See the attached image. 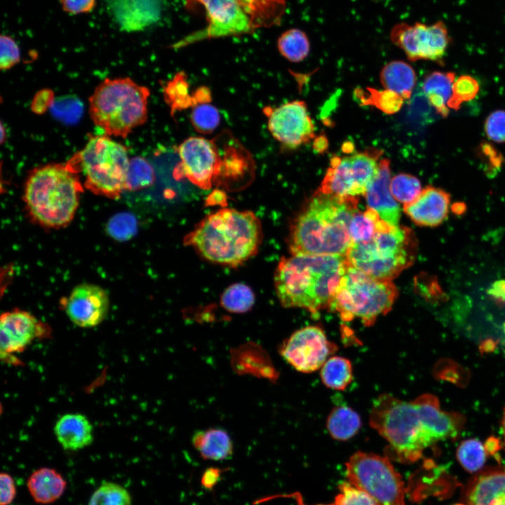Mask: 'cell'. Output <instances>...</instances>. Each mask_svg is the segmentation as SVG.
Segmentation results:
<instances>
[{"instance_id":"3","label":"cell","mask_w":505,"mask_h":505,"mask_svg":"<svg viewBox=\"0 0 505 505\" xmlns=\"http://www.w3.org/2000/svg\"><path fill=\"white\" fill-rule=\"evenodd\" d=\"M262 240L261 222L252 212L224 208L203 218L185 243L209 262L236 267L257 252Z\"/></svg>"},{"instance_id":"51","label":"cell","mask_w":505,"mask_h":505,"mask_svg":"<svg viewBox=\"0 0 505 505\" xmlns=\"http://www.w3.org/2000/svg\"><path fill=\"white\" fill-rule=\"evenodd\" d=\"M466 210V206L463 203H456L452 205V210L457 215L463 213Z\"/></svg>"},{"instance_id":"49","label":"cell","mask_w":505,"mask_h":505,"mask_svg":"<svg viewBox=\"0 0 505 505\" xmlns=\"http://www.w3.org/2000/svg\"><path fill=\"white\" fill-rule=\"evenodd\" d=\"M278 497H291V498H294V499L296 500L297 505H307V504H305L304 503L301 494H300L299 493H297V492L292 493V494H289L273 495V496H269V497H263V498H261V499H257V503H258V504H261V503L265 502V501H269V500H271V499H274L278 498ZM317 505H335V504H334V503H333V504H317Z\"/></svg>"},{"instance_id":"21","label":"cell","mask_w":505,"mask_h":505,"mask_svg":"<svg viewBox=\"0 0 505 505\" xmlns=\"http://www.w3.org/2000/svg\"><path fill=\"white\" fill-rule=\"evenodd\" d=\"M390 182V162L389 159H383L379 161L378 172L364 196L368 208L375 210L390 225L397 226L400 209L391 192Z\"/></svg>"},{"instance_id":"45","label":"cell","mask_w":505,"mask_h":505,"mask_svg":"<svg viewBox=\"0 0 505 505\" xmlns=\"http://www.w3.org/2000/svg\"><path fill=\"white\" fill-rule=\"evenodd\" d=\"M0 505H9L16 496V487L13 478L7 473L0 474Z\"/></svg>"},{"instance_id":"27","label":"cell","mask_w":505,"mask_h":505,"mask_svg":"<svg viewBox=\"0 0 505 505\" xmlns=\"http://www.w3.org/2000/svg\"><path fill=\"white\" fill-rule=\"evenodd\" d=\"M238 1L249 17L253 29L278 25L285 13V0Z\"/></svg>"},{"instance_id":"8","label":"cell","mask_w":505,"mask_h":505,"mask_svg":"<svg viewBox=\"0 0 505 505\" xmlns=\"http://www.w3.org/2000/svg\"><path fill=\"white\" fill-rule=\"evenodd\" d=\"M417 240L410 228L391 226L369 241L352 243L349 264L375 278L391 281L411 266L417 256Z\"/></svg>"},{"instance_id":"25","label":"cell","mask_w":505,"mask_h":505,"mask_svg":"<svg viewBox=\"0 0 505 505\" xmlns=\"http://www.w3.org/2000/svg\"><path fill=\"white\" fill-rule=\"evenodd\" d=\"M191 443L204 459L224 460L233 454L231 438L223 429L210 428L198 431L193 435Z\"/></svg>"},{"instance_id":"52","label":"cell","mask_w":505,"mask_h":505,"mask_svg":"<svg viewBox=\"0 0 505 505\" xmlns=\"http://www.w3.org/2000/svg\"><path fill=\"white\" fill-rule=\"evenodd\" d=\"M501 429H502V433L504 436V441L505 445V408L504 409L503 412V416L501 419Z\"/></svg>"},{"instance_id":"47","label":"cell","mask_w":505,"mask_h":505,"mask_svg":"<svg viewBox=\"0 0 505 505\" xmlns=\"http://www.w3.org/2000/svg\"><path fill=\"white\" fill-rule=\"evenodd\" d=\"M224 470L219 468L210 467L202 474L201 484L206 490H212L219 482Z\"/></svg>"},{"instance_id":"35","label":"cell","mask_w":505,"mask_h":505,"mask_svg":"<svg viewBox=\"0 0 505 505\" xmlns=\"http://www.w3.org/2000/svg\"><path fill=\"white\" fill-rule=\"evenodd\" d=\"M166 102L170 105L172 112L177 110L194 106L197 100L194 93L190 95L188 93V83L184 74H177L172 81H169L164 90Z\"/></svg>"},{"instance_id":"22","label":"cell","mask_w":505,"mask_h":505,"mask_svg":"<svg viewBox=\"0 0 505 505\" xmlns=\"http://www.w3.org/2000/svg\"><path fill=\"white\" fill-rule=\"evenodd\" d=\"M464 494L469 505H505V469L478 472L468 483Z\"/></svg>"},{"instance_id":"40","label":"cell","mask_w":505,"mask_h":505,"mask_svg":"<svg viewBox=\"0 0 505 505\" xmlns=\"http://www.w3.org/2000/svg\"><path fill=\"white\" fill-rule=\"evenodd\" d=\"M479 91V84L476 79L468 75H464L454 81L452 93L448 102V108L457 109L464 102L475 98Z\"/></svg>"},{"instance_id":"43","label":"cell","mask_w":505,"mask_h":505,"mask_svg":"<svg viewBox=\"0 0 505 505\" xmlns=\"http://www.w3.org/2000/svg\"><path fill=\"white\" fill-rule=\"evenodd\" d=\"M0 67L7 70L20 61V53L16 42L10 36L1 35Z\"/></svg>"},{"instance_id":"14","label":"cell","mask_w":505,"mask_h":505,"mask_svg":"<svg viewBox=\"0 0 505 505\" xmlns=\"http://www.w3.org/2000/svg\"><path fill=\"white\" fill-rule=\"evenodd\" d=\"M337 350L321 327L309 325L294 332L282 343L279 353L295 370L310 373L321 369Z\"/></svg>"},{"instance_id":"4","label":"cell","mask_w":505,"mask_h":505,"mask_svg":"<svg viewBox=\"0 0 505 505\" xmlns=\"http://www.w3.org/2000/svg\"><path fill=\"white\" fill-rule=\"evenodd\" d=\"M70 163H50L29 174L23 200L31 217L49 228H61L73 220L79 207L81 185Z\"/></svg>"},{"instance_id":"48","label":"cell","mask_w":505,"mask_h":505,"mask_svg":"<svg viewBox=\"0 0 505 505\" xmlns=\"http://www.w3.org/2000/svg\"><path fill=\"white\" fill-rule=\"evenodd\" d=\"M488 293L499 303H505V281L495 282Z\"/></svg>"},{"instance_id":"9","label":"cell","mask_w":505,"mask_h":505,"mask_svg":"<svg viewBox=\"0 0 505 505\" xmlns=\"http://www.w3.org/2000/svg\"><path fill=\"white\" fill-rule=\"evenodd\" d=\"M398 291L391 281L372 277L349 264L335 290L330 309L343 321L359 318L363 324H374L392 308Z\"/></svg>"},{"instance_id":"17","label":"cell","mask_w":505,"mask_h":505,"mask_svg":"<svg viewBox=\"0 0 505 505\" xmlns=\"http://www.w3.org/2000/svg\"><path fill=\"white\" fill-rule=\"evenodd\" d=\"M50 328L29 312L19 309L3 313L0 318L1 356L22 353L35 339L48 337Z\"/></svg>"},{"instance_id":"6","label":"cell","mask_w":505,"mask_h":505,"mask_svg":"<svg viewBox=\"0 0 505 505\" xmlns=\"http://www.w3.org/2000/svg\"><path fill=\"white\" fill-rule=\"evenodd\" d=\"M177 152L175 178H185L204 189L215 184H231L241 166V144L227 131L213 140L189 137L179 145Z\"/></svg>"},{"instance_id":"12","label":"cell","mask_w":505,"mask_h":505,"mask_svg":"<svg viewBox=\"0 0 505 505\" xmlns=\"http://www.w3.org/2000/svg\"><path fill=\"white\" fill-rule=\"evenodd\" d=\"M381 151L369 149L351 155L332 158L318 189L339 196H364L379 170Z\"/></svg>"},{"instance_id":"36","label":"cell","mask_w":505,"mask_h":505,"mask_svg":"<svg viewBox=\"0 0 505 505\" xmlns=\"http://www.w3.org/2000/svg\"><path fill=\"white\" fill-rule=\"evenodd\" d=\"M88 505H132V498L122 485L105 481L93 492Z\"/></svg>"},{"instance_id":"15","label":"cell","mask_w":505,"mask_h":505,"mask_svg":"<svg viewBox=\"0 0 505 505\" xmlns=\"http://www.w3.org/2000/svg\"><path fill=\"white\" fill-rule=\"evenodd\" d=\"M206 9L208 25L173 45L180 48L204 39L247 34L252 32L250 20L238 0H194Z\"/></svg>"},{"instance_id":"10","label":"cell","mask_w":505,"mask_h":505,"mask_svg":"<svg viewBox=\"0 0 505 505\" xmlns=\"http://www.w3.org/2000/svg\"><path fill=\"white\" fill-rule=\"evenodd\" d=\"M74 159L84 175L86 187L94 194L116 198L126 191L130 159L124 145L110 136L90 137Z\"/></svg>"},{"instance_id":"2","label":"cell","mask_w":505,"mask_h":505,"mask_svg":"<svg viewBox=\"0 0 505 505\" xmlns=\"http://www.w3.org/2000/svg\"><path fill=\"white\" fill-rule=\"evenodd\" d=\"M349 262L346 255L283 257L274 274L276 295L283 307L311 314L330 309Z\"/></svg>"},{"instance_id":"33","label":"cell","mask_w":505,"mask_h":505,"mask_svg":"<svg viewBox=\"0 0 505 505\" xmlns=\"http://www.w3.org/2000/svg\"><path fill=\"white\" fill-rule=\"evenodd\" d=\"M255 300L252 289L245 284L237 283L224 290L221 295L220 304L229 312L243 314L252 309Z\"/></svg>"},{"instance_id":"7","label":"cell","mask_w":505,"mask_h":505,"mask_svg":"<svg viewBox=\"0 0 505 505\" xmlns=\"http://www.w3.org/2000/svg\"><path fill=\"white\" fill-rule=\"evenodd\" d=\"M149 95L130 78H107L89 98L90 118L106 135L126 138L146 122Z\"/></svg>"},{"instance_id":"24","label":"cell","mask_w":505,"mask_h":505,"mask_svg":"<svg viewBox=\"0 0 505 505\" xmlns=\"http://www.w3.org/2000/svg\"><path fill=\"white\" fill-rule=\"evenodd\" d=\"M27 487L36 503L47 504L55 501L63 494L67 482L56 470L42 467L31 473Z\"/></svg>"},{"instance_id":"30","label":"cell","mask_w":505,"mask_h":505,"mask_svg":"<svg viewBox=\"0 0 505 505\" xmlns=\"http://www.w3.org/2000/svg\"><path fill=\"white\" fill-rule=\"evenodd\" d=\"M391 226L372 208H368L363 212L358 210L353 215L349 227L351 244L368 241L376 233Z\"/></svg>"},{"instance_id":"19","label":"cell","mask_w":505,"mask_h":505,"mask_svg":"<svg viewBox=\"0 0 505 505\" xmlns=\"http://www.w3.org/2000/svg\"><path fill=\"white\" fill-rule=\"evenodd\" d=\"M121 29L142 30L156 22L161 15V0H104Z\"/></svg>"},{"instance_id":"39","label":"cell","mask_w":505,"mask_h":505,"mask_svg":"<svg viewBox=\"0 0 505 505\" xmlns=\"http://www.w3.org/2000/svg\"><path fill=\"white\" fill-rule=\"evenodd\" d=\"M390 189L395 200L403 204L414 201L422 190L419 180L405 173L396 175L391 179Z\"/></svg>"},{"instance_id":"41","label":"cell","mask_w":505,"mask_h":505,"mask_svg":"<svg viewBox=\"0 0 505 505\" xmlns=\"http://www.w3.org/2000/svg\"><path fill=\"white\" fill-rule=\"evenodd\" d=\"M339 490V493L335 499V505H377L367 493L349 482L340 483Z\"/></svg>"},{"instance_id":"38","label":"cell","mask_w":505,"mask_h":505,"mask_svg":"<svg viewBox=\"0 0 505 505\" xmlns=\"http://www.w3.org/2000/svg\"><path fill=\"white\" fill-rule=\"evenodd\" d=\"M191 122L196 131L203 134L213 133L219 126V110L209 102L195 105L191 112Z\"/></svg>"},{"instance_id":"50","label":"cell","mask_w":505,"mask_h":505,"mask_svg":"<svg viewBox=\"0 0 505 505\" xmlns=\"http://www.w3.org/2000/svg\"><path fill=\"white\" fill-rule=\"evenodd\" d=\"M484 446L487 454H495L500 447L499 440L494 437H490Z\"/></svg>"},{"instance_id":"23","label":"cell","mask_w":505,"mask_h":505,"mask_svg":"<svg viewBox=\"0 0 505 505\" xmlns=\"http://www.w3.org/2000/svg\"><path fill=\"white\" fill-rule=\"evenodd\" d=\"M56 438L63 449L76 451L90 445L93 440L90 422L80 413H67L62 416L54 427Z\"/></svg>"},{"instance_id":"53","label":"cell","mask_w":505,"mask_h":505,"mask_svg":"<svg viewBox=\"0 0 505 505\" xmlns=\"http://www.w3.org/2000/svg\"><path fill=\"white\" fill-rule=\"evenodd\" d=\"M454 505H464V504H454Z\"/></svg>"},{"instance_id":"28","label":"cell","mask_w":505,"mask_h":505,"mask_svg":"<svg viewBox=\"0 0 505 505\" xmlns=\"http://www.w3.org/2000/svg\"><path fill=\"white\" fill-rule=\"evenodd\" d=\"M454 77L453 72H434L427 75L422 83V90L430 104L443 116H447L449 112L447 105Z\"/></svg>"},{"instance_id":"18","label":"cell","mask_w":505,"mask_h":505,"mask_svg":"<svg viewBox=\"0 0 505 505\" xmlns=\"http://www.w3.org/2000/svg\"><path fill=\"white\" fill-rule=\"evenodd\" d=\"M63 307L74 325L89 328L98 325L105 320L109 308V298L102 288L83 283L73 288Z\"/></svg>"},{"instance_id":"16","label":"cell","mask_w":505,"mask_h":505,"mask_svg":"<svg viewBox=\"0 0 505 505\" xmlns=\"http://www.w3.org/2000/svg\"><path fill=\"white\" fill-rule=\"evenodd\" d=\"M264 112L271 135L286 148H296L315 135L314 123L303 101L288 102L276 107H267Z\"/></svg>"},{"instance_id":"13","label":"cell","mask_w":505,"mask_h":505,"mask_svg":"<svg viewBox=\"0 0 505 505\" xmlns=\"http://www.w3.org/2000/svg\"><path fill=\"white\" fill-rule=\"evenodd\" d=\"M391 41L401 48L411 61H443L450 43L447 27L442 20L426 25L422 22L396 24L391 29Z\"/></svg>"},{"instance_id":"46","label":"cell","mask_w":505,"mask_h":505,"mask_svg":"<svg viewBox=\"0 0 505 505\" xmlns=\"http://www.w3.org/2000/svg\"><path fill=\"white\" fill-rule=\"evenodd\" d=\"M60 2L65 11L76 15L92 11L96 0H60Z\"/></svg>"},{"instance_id":"31","label":"cell","mask_w":505,"mask_h":505,"mask_svg":"<svg viewBox=\"0 0 505 505\" xmlns=\"http://www.w3.org/2000/svg\"><path fill=\"white\" fill-rule=\"evenodd\" d=\"M321 378L327 387L344 390L353 379L351 363L342 356L330 357L321 368Z\"/></svg>"},{"instance_id":"26","label":"cell","mask_w":505,"mask_h":505,"mask_svg":"<svg viewBox=\"0 0 505 505\" xmlns=\"http://www.w3.org/2000/svg\"><path fill=\"white\" fill-rule=\"evenodd\" d=\"M380 79L385 90L405 100L410 97L417 81L413 68L403 61H392L386 65L381 72Z\"/></svg>"},{"instance_id":"20","label":"cell","mask_w":505,"mask_h":505,"mask_svg":"<svg viewBox=\"0 0 505 505\" xmlns=\"http://www.w3.org/2000/svg\"><path fill=\"white\" fill-rule=\"evenodd\" d=\"M450 196L445 191L426 187L410 203L403 205V211L417 225L436 227L447 218Z\"/></svg>"},{"instance_id":"1","label":"cell","mask_w":505,"mask_h":505,"mask_svg":"<svg viewBox=\"0 0 505 505\" xmlns=\"http://www.w3.org/2000/svg\"><path fill=\"white\" fill-rule=\"evenodd\" d=\"M357 197L318 189L292 222L288 245L292 255H346L351 245L349 224Z\"/></svg>"},{"instance_id":"5","label":"cell","mask_w":505,"mask_h":505,"mask_svg":"<svg viewBox=\"0 0 505 505\" xmlns=\"http://www.w3.org/2000/svg\"><path fill=\"white\" fill-rule=\"evenodd\" d=\"M370 424L389 443L387 457L402 463L419 460L436 443L415 400L379 395L373 402Z\"/></svg>"},{"instance_id":"37","label":"cell","mask_w":505,"mask_h":505,"mask_svg":"<svg viewBox=\"0 0 505 505\" xmlns=\"http://www.w3.org/2000/svg\"><path fill=\"white\" fill-rule=\"evenodd\" d=\"M154 180V168L146 159L135 157L130 160L126 190L143 189L153 184Z\"/></svg>"},{"instance_id":"29","label":"cell","mask_w":505,"mask_h":505,"mask_svg":"<svg viewBox=\"0 0 505 505\" xmlns=\"http://www.w3.org/2000/svg\"><path fill=\"white\" fill-rule=\"evenodd\" d=\"M362 425L360 415L346 405L335 407L327 418L326 427L330 436L338 440L354 437Z\"/></svg>"},{"instance_id":"42","label":"cell","mask_w":505,"mask_h":505,"mask_svg":"<svg viewBox=\"0 0 505 505\" xmlns=\"http://www.w3.org/2000/svg\"><path fill=\"white\" fill-rule=\"evenodd\" d=\"M366 97L364 102L373 105L386 113L396 112L405 101L399 95L387 90L378 91L369 89Z\"/></svg>"},{"instance_id":"34","label":"cell","mask_w":505,"mask_h":505,"mask_svg":"<svg viewBox=\"0 0 505 505\" xmlns=\"http://www.w3.org/2000/svg\"><path fill=\"white\" fill-rule=\"evenodd\" d=\"M486 454L484 445L476 438L463 440L456 452L461 466L471 473L476 472L483 467L486 461Z\"/></svg>"},{"instance_id":"11","label":"cell","mask_w":505,"mask_h":505,"mask_svg":"<svg viewBox=\"0 0 505 505\" xmlns=\"http://www.w3.org/2000/svg\"><path fill=\"white\" fill-rule=\"evenodd\" d=\"M345 465L349 482L367 493L377 505H405L404 482L389 458L358 451Z\"/></svg>"},{"instance_id":"32","label":"cell","mask_w":505,"mask_h":505,"mask_svg":"<svg viewBox=\"0 0 505 505\" xmlns=\"http://www.w3.org/2000/svg\"><path fill=\"white\" fill-rule=\"evenodd\" d=\"M281 54L291 62L303 60L309 54L310 43L307 34L299 29H290L278 40Z\"/></svg>"},{"instance_id":"44","label":"cell","mask_w":505,"mask_h":505,"mask_svg":"<svg viewBox=\"0 0 505 505\" xmlns=\"http://www.w3.org/2000/svg\"><path fill=\"white\" fill-rule=\"evenodd\" d=\"M485 130L490 140L505 142V111L498 110L490 114L485 121Z\"/></svg>"}]
</instances>
